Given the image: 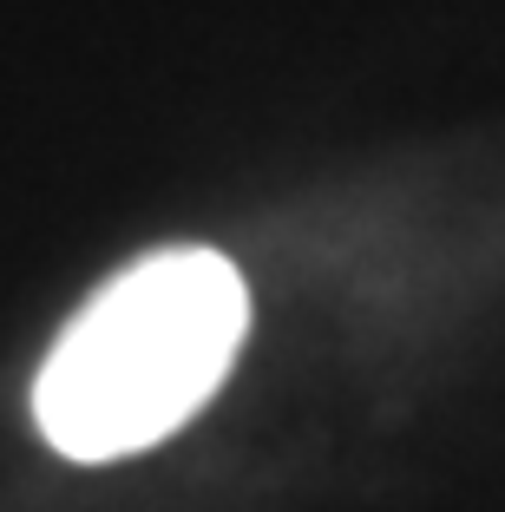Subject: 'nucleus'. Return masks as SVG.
<instances>
[{
	"label": "nucleus",
	"instance_id": "1",
	"mask_svg": "<svg viewBox=\"0 0 505 512\" xmlns=\"http://www.w3.org/2000/svg\"><path fill=\"white\" fill-rule=\"evenodd\" d=\"M243 329L250 296L217 250H151L53 342L33 381V421L66 460H125L178 434L223 388Z\"/></svg>",
	"mask_w": 505,
	"mask_h": 512
}]
</instances>
